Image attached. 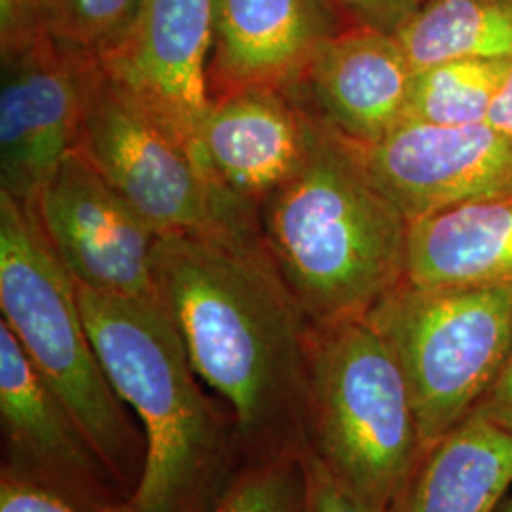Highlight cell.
I'll return each instance as SVG.
<instances>
[{"mask_svg": "<svg viewBox=\"0 0 512 512\" xmlns=\"http://www.w3.org/2000/svg\"><path fill=\"white\" fill-rule=\"evenodd\" d=\"M156 291L251 461L306 452L310 321L260 226L158 239Z\"/></svg>", "mask_w": 512, "mask_h": 512, "instance_id": "1", "label": "cell"}, {"mask_svg": "<svg viewBox=\"0 0 512 512\" xmlns=\"http://www.w3.org/2000/svg\"><path fill=\"white\" fill-rule=\"evenodd\" d=\"M258 222L310 325L365 317L404 281L410 222L323 120L306 162L260 203Z\"/></svg>", "mask_w": 512, "mask_h": 512, "instance_id": "2", "label": "cell"}, {"mask_svg": "<svg viewBox=\"0 0 512 512\" xmlns=\"http://www.w3.org/2000/svg\"><path fill=\"white\" fill-rule=\"evenodd\" d=\"M78 302L110 384L145 429L143 471L116 512L213 511L230 435L162 300L78 287Z\"/></svg>", "mask_w": 512, "mask_h": 512, "instance_id": "3", "label": "cell"}, {"mask_svg": "<svg viewBox=\"0 0 512 512\" xmlns=\"http://www.w3.org/2000/svg\"><path fill=\"white\" fill-rule=\"evenodd\" d=\"M0 308L46 384L90 440L120 488H135L145 448L93 349L78 287L33 205L0 192Z\"/></svg>", "mask_w": 512, "mask_h": 512, "instance_id": "4", "label": "cell"}, {"mask_svg": "<svg viewBox=\"0 0 512 512\" xmlns=\"http://www.w3.org/2000/svg\"><path fill=\"white\" fill-rule=\"evenodd\" d=\"M306 452L391 512L423 454L403 366L365 317L311 325Z\"/></svg>", "mask_w": 512, "mask_h": 512, "instance_id": "5", "label": "cell"}, {"mask_svg": "<svg viewBox=\"0 0 512 512\" xmlns=\"http://www.w3.org/2000/svg\"><path fill=\"white\" fill-rule=\"evenodd\" d=\"M395 351L427 450L495 384L512 348V283L427 289L403 281L366 313Z\"/></svg>", "mask_w": 512, "mask_h": 512, "instance_id": "6", "label": "cell"}, {"mask_svg": "<svg viewBox=\"0 0 512 512\" xmlns=\"http://www.w3.org/2000/svg\"><path fill=\"white\" fill-rule=\"evenodd\" d=\"M76 148L160 236L260 226L258 209L224 190L198 154L92 57Z\"/></svg>", "mask_w": 512, "mask_h": 512, "instance_id": "7", "label": "cell"}, {"mask_svg": "<svg viewBox=\"0 0 512 512\" xmlns=\"http://www.w3.org/2000/svg\"><path fill=\"white\" fill-rule=\"evenodd\" d=\"M78 287L154 298L160 236L78 150L55 169L33 205Z\"/></svg>", "mask_w": 512, "mask_h": 512, "instance_id": "8", "label": "cell"}, {"mask_svg": "<svg viewBox=\"0 0 512 512\" xmlns=\"http://www.w3.org/2000/svg\"><path fill=\"white\" fill-rule=\"evenodd\" d=\"M95 55L52 35L2 59L0 192L35 205L78 145L84 76Z\"/></svg>", "mask_w": 512, "mask_h": 512, "instance_id": "9", "label": "cell"}, {"mask_svg": "<svg viewBox=\"0 0 512 512\" xmlns=\"http://www.w3.org/2000/svg\"><path fill=\"white\" fill-rule=\"evenodd\" d=\"M353 147L368 177L408 222L512 196V137L488 124L403 122L376 145Z\"/></svg>", "mask_w": 512, "mask_h": 512, "instance_id": "10", "label": "cell"}, {"mask_svg": "<svg viewBox=\"0 0 512 512\" xmlns=\"http://www.w3.org/2000/svg\"><path fill=\"white\" fill-rule=\"evenodd\" d=\"M2 473L42 486L97 512H116L118 482L69 408L40 376L18 338L0 323Z\"/></svg>", "mask_w": 512, "mask_h": 512, "instance_id": "11", "label": "cell"}, {"mask_svg": "<svg viewBox=\"0 0 512 512\" xmlns=\"http://www.w3.org/2000/svg\"><path fill=\"white\" fill-rule=\"evenodd\" d=\"M217 2L143 0L128 33L99 57L103 69L198 158Z\"/></svg>", "mask_w": 512, "mask_h": 512, "instance_id": "12", "label": "cell"}, {"mask_svg": "<svg viewBox=\"0 0 512 512\" xmlns=\"http://www.w3.org/2000/svg\"><path fill=\"white\" fill-rule=\"evenodd\" d=\"M319 116L294 92L249 88L209 99L200 158L213 179L258 209L308 158Z\"/></svg>", "mask_w": 512, "mask_h": 512, "instance_id": "13", "label": "cell"}, {"mask_svg": "<svg viewBox=\"0 0 512 512\" xmlns=\"http://www.w3.org/2000/svg\"><path fill=\"white\" fill-rule=\"evenodd\" d=\"M332 0H219L207 63L209 99L302 86L315 57L349 23Z\"/></svg>", "mask_w": 512, "mask_h": 512, "instance_id": "14", "label": "cell"}, {"mask_svg": "<svg viewBox=\"0 0 512 512\" xmlns=\"http://www.w3.org/2000/svg\"><path fill=\"white\" fill-rule=\"evenodd\" d=\"M414 76L395 35L349 23L323 46L294 93L340 137L370 147L403 124Z\"/></svg>", "mask_w": 512, "mask_h": 512, "instance_id": "15", "label": "cell"}, {"mask_svg": "<svg viewBox=\"0 0 512 512\" xmlns=\"http://www.w3.org/2000/svg\"><path fill=\"white\" fill-rule=\"evenodd\" d=\"M404 281L427 289L512 283V196L412 220Z\"/></svg>", "mask_w": 512, "mask_h": 512, "instance_id": "16", "label": "cell"}, {"mask_svg": "<svg viewBox=\"0 0 512 512\" xmlns=\"http://www.w3.org/2000/svg\"><path fill=\"white\" fill-rule=\"evenodd\" d=\"M512 484V429L471 412L423 450L391 512H497Z\"/></svg>", "mask_w": 512, "mask_h": 512, "instance_id": "17", "label": "cell"}, {"mask_svg": "<svg viewBox=\"0 0 512 512\" xmlns=\"http://www.w3.org/2000/svg\"><path fill=\"white\" fill-rule=\"evenodd\" d=\"M395 37L416 71L448 61H512V0H425Z\"/></svg>", "mask_w": 512, "mask_h": 512, "instance_id": "18", "label": "cell"}, {"mask_svg": "<svg viewBox=\"0 0 512 512\" xmlns=\"http://www.w3.org/2000/svg\"><path fill=\"white\" fill-rule=\"evenodd\" d=\"M512 61H448L416 71L404 122L486 124Z\"/></svg>", "mask_w": 512, "mask_h": 512, "instance_id": "19", "label": "cell"}, {"mask_svg": "<svg viewBox=\"0 0 512 512\" xmlns=\"http://www.w3.org/2000/svg\"><path fill=\"white\" fill-rule=\"evenodd\" d=\"M304 501V454H283L251 461L211 512H302Z\"/></svg>", "mask_w": 512, "mask_h": 512, "instance_id": "20", "label": "cell"}, {"mask_svg": "<svg viewBox=\"0 0 512 512\" xmlns=\"http://www.w3.org/2000/svg\"><path fill=\"white\" fill-rule=\"evenodd\" d=\"M143 0H46L48 33L101 57L128 33Z\"/></svg>", "mask_w": 512, "mask_h": 512, "instance_id": "21", "label": "cell"}, {"mask_svg": "<svg viewBox=\"0 0 512 512\" xmlns=\"http://www.w3.org/2000/svg\"><path fill=\"white\" fill-rule=\"evenodd\" d=\"M48 35L46 0H0V57L25 52Z\"/></svg>", "mask_w": 512, "mask_h": 512, "instance_id": "22", "label": "cell"}, {"mask_svg": "<svg viewBox=\"0 0 512 512\" xmlns=\"http://www.w3.org/2000/svg\"><path fill=\"white\" fill-rule=\"evenodd\" d=\"M304 463L306 501L302 512H382L348 490L308 452H304Z\"/></svg>", "mask_w": 512, "mask_h": 512, "instance_id": "23", "label": "cell"}, {"mask_svg": "<svg viewBox=\"0 0 512 512\" xmlns=\"http://www.w3.org/2000/svg\"><path fill=\"white\" fill-rule=\"evenodd\" d=\"M0 512H97L42 486L2 473Z\"/></svg>", "mask_w": 512, "mask_h": 512, "instance_id": "24", "label": "cell"}, {"mask_svg": "<svg viewBox=\"0 0 512 512\" xmlns=\"http://www.w3.org/2000/svg\"><path fill=\"white\" fill-rule=\"evenodd\" d=\"M349 23L395 35L425 0H332Z\"/></svg>", "mask_w": 512, "mask_h": 512, "instance_id": "25", "label": "cell"}, {"mask_svg": "<svg viewBox=\"0 0 512 512\" xmlns=\"http://www.w3.org/2000/svg\"><path fill=\"white\" fill-rule=\"evenodd\" d=\"M473 412L512 429V348L495 384Z\"/></svg>", "mask_w": 512, "mask_h": 512, "instance_id": "26", "label": "cell"}, {"mask_svg": "<svg viewBox=\"0 0 512 512\" xmlns=\"http://www.w3.org/2000/svg\"><path fill=\"white\" fill-rule=\"evenodd\" d=\"M486 124L512 137V65L495 95Z\"/></svg>", "mask_w": 512, "mask_h": 512, "instance_id": "27", "label": "cell"}, {"mask_svg": "<svg viewBox=\"0 0 512 512\" xmlns=\"http://www.w3.org/2000/svg\"><path fill=\"white\" fill-rule=\"evenodd\" d=\"M497 512H512V499L511 501H507V503H503Z\"/></svg>", "mask_w": 512, "mask_h": 512, "instance_id": "28", "label": "cell"}]
</instances>
